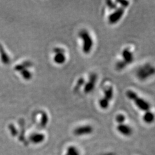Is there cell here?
<instances>
[{
  "instance_id": "obj_2",
  "label": "cell",
  "mask_w": 155,
  "mask_h": 155,
  "mask_svg": "<svg viewBox=\"0 0 155 155\" xmlns=\"http://www.w3.org/2000/svg\"><path fill=\"white\" fill-rule=\"evenodd\" d=\"M78 35L82 41V51L86 54H89L94 45L93 40L90 33L86 29H82L79 32Z\"/></svg>"
},
{
  "instance_id": "obj_10",
  "label": "cell",
  "mask_w": 155,
  "mask_h": 155,
  "mask_svg": "<svg viewBox=\"0 0 155 155\" xmlns=\"http://www.w3.org/2000/svg\"><path fill=\"white\" fill-rule=\"evenodd\" d=\"M104 96L103 98H104L107 100H108L109 101H110L112 100L114 95V91L113 87L110 86L106 87L104 90Z\"/></svg>"
},
{
  "instance_id": "obj_7",
  "label": "cell",
  "mask_w": 155,
  "mask_h": 155,
  "mask_svg": "<svg viewBox=\"0 0 155 155\" xmlns=\"http://www.w3.org/2000/svg\"><path fill=\"white\" fill-rule=\"evenodd\" d=\"M116 129L124 137H130L133 134V129L131 127L125 124H118L116 127Z\"/></svg>"
},
{
  "instance_id": "obj_8",
  "label": "cell",
  "mask_w": 155,
  "mask_h": 155,
  "mask_svg": "<svg viewBox=\"0 0 155 155\" xmlns=\"http://www.w3.org/2000/svg\"><path fill=\"white\" fill-rule=\"evenodd\" d=\"M122 60L127 65L129 64H132L134 59L133 52L127 48H125L124 49H123L122 52Z\"/></svg>"
},
{
  "instance_id": "obj_16",
  "label": "cell",
  "mask_w": 155,
  "mask_h": 155,
  "mask_svg": "<svg viewBox=\"0 0 155 155\" xmlns=\"http://www.w3.org/2000/svg\"><path fill=\"white\" fill-rule=\"evenodd\" d=\"M125 116L123 114H118L116 116L115 120L116 122L118 123V124H124L125 121Z\"/></svg>"
},
{
  "instance_id": "obj_12",
  "label": "cell",
  "mask_w": 155,
  "mask_h": 155,
  "mask_svg": "<svg viewBox=\"0 0 155 155\" xmlns=\"http://www.w3.org/2000/svg\"><path fill=\"white\" fill-rule=\"evenodd\" d=\"M66 155H80L79 150L75 146H69L67 149Z\"/></svg>"
},
{
  "instance_id": "obj_19",
  "label": "cell",
  "mask_w": 155,
  "mask_h": 155,
  "mask_svg": "<svg viewBox=\"0 0 155 155\" xmlns=\"http://www.w3.org/2000/svg\"><path fill=\"white\" fill-rule=\"evenodd\" d=\"M116 2L120 4L121 7L124 8H127L129 5V2L128 1H116Z\"/></svg>"
},
{
  "instance_id": "obj_9",
  "label": "cell",
  "mask_w": 155,
  "mask_h": 155,
  "mask_svg": "<svg viewBox=\"0 0 155 155\" xmlns=\"http://www.w3.org/2000/svg\"><path fill=\"white\" fill-rule=\"evenodd\" d=\"M142 119L145 123H146L147 124H151L154 122L155 115L152 111L150 110L145 111L142 116Z\"/></svg>"
},
{
  "instance_id": "obj_15",
  "label": "cell",
  "mask_w": 155,
  "mask_h": 155,
  "mask_svg": "<svg viewBox=\"0 0 155 155\" xmlns=\"http://www.w3.org/2000/svg\"><path fill=\"white\" fill-rule=\"evenodd\" d=\"M127 66V65L125 64V63L123 60H120L116 62L115 65L116 69L117 71H122Z\"/></svg>"
},
{
  "instance_id": "obj_14",
  "label": "cell",
  "mask_w": 155,
  "mask_h": 155,
  "mask_svg": "<svg viewBox=\"0 0 155 155\" xmlns=\"http://www.w3.org/2000/svg\"><path fill=\"white\" fill-rule=\"evenodd\" d=\"M109 103L110 101H109L108 100H107L104 98H101L99 100V106L102 109H107L109 107Z\"/></svg>"
},
{
  "instance_id": "obj_13",
  "label": "cell",
  "mask_w": 155,
  "mask_h": 155,
  "mask_svg": "<svg viewBox=\"0 0 155 155\" xmlns=\"http://www.w3.org/2000/svg\"><path fill=\"white\" fill-rule=\"evenodd\" d=\"M125 95L129 100H131V101H133L138 96V94L136 93V92H134V91H132V90H127V91H126Z\"/></svg>"
},
{
  "instance_id": "obj_11",
  "label": "cell",
  "mask_w": 155,
  "mask_h": 155,
  "mask_svg": "<svg viewBox=\"0 0 155 155\" xmlns=\"http://www.w3.org/2000/svg\"><path fill=\"white\" fill-rule=\"evenodd\" d=\"M54 61L56 64L58 65L64 64L66 61V56L65 55V52H57L54 57Z\"/></svg>"
},
{
  "instance_id": "obj_1",
  "label": "cell",
  "mask_w": 155,
  "mask_h": 155,
  "mask_svg": "<svg viewBox=\"0 0 155 155\" xmlns=\"http://www.w3.org/2000/svg\"><path fill=\"white\" fill-rule=\"evenodd\" d=\"M154 75H155V66L150 63H146L139 66L136 71V76L142 81L149 79Z\"/></svg>"
},
{
  "instance_id": "obj_3",
  "label": "cell",
  "mask_w": 155,
  "mask_h": 155,
  "mask_svg": "<svg viewBox=\"0 0 155 155\" xmlns=\"http://www.w3.org/2000/svg\"><path fill=\"white\" fill-rule=\"evenodd\" d=\"M124 12L125 8L122 7L117 8L109 16L108 22L110 25H114V24L117 23L123 17Z\"/></svg>"
},
{
  "instance_id": "obj_4",
  "label": "cell",
  "mask_w": 155,
  "mask_h": 155,
  "mask_svg": "<svg viewBox=\"0 0 155 155\" xmlns=\"http://www.w3.org/2000/svg\"><path fill=\"white\" fill-rule=\"evenodd\" d=\"M93 127L90 125H81L74 129L73 133L74 135L78 137H81V136L88 135L93 132Z\"/></svg>"
},
{
  "instance_id": "obj_17",
  "label": "cell",
  "mask_w": 155,
  "mask_h": 155,
  "mask_svg": "<svg viewBox=\"0 0 155 155\" xmlns=\"http://www.w3.org/2000/svg\"><path fill=\"white\" fill-rule=\"evenodd\" d=\"M85 85V80L84 78H80L78 80L77 82H76V84L75 85L74 87V89L75 90H78L80 87H81L83 85Z\"/></svg>"
},
{
  "instance_id": "obj_18",
  "label": "cell",
  "mask_w": 155,
  "mask_h": 155,
  "mask_svg": "<svg viewBox=\"0 0 155 155\" xmlns=\"http://www.w3.org/2000/svg\"><path fill=\"white\" fill-rule=\"evenodd\" d=\"M107 6L110 9L112 10H116L117 8V5H116V2H114L113 1H110V0H109V1L106 2Z\"/></svg>"
},
{
  "instance_id": "obj_6",
  "label": "cell",
  "mask_w": 155,
  "mask_h": 155,
  "mask_svg": "<svg viewBox=\"0 0 155 155\" xmlns=\"http://www.w3.org/2000/svg\"><path fill=\"white\" fill-rule=\"evenodd\" d=\"M133 101L140 110L144 111V112L149 110L151 109V105L148 101L138 96Z\"/></svg>"
},
{
  "instance_id": "obj_5",
  "label": "cell",
  "mask_w": 155,
  "mask_h": 155,
  "mask_svg": "<svg viewBox=\"0 0 155 155\" xmlns=\"http://www.w3.org/2000/svg\"><path fill=\"white\" fill-rule=\"evenodd\" d=\"M97 81V75L95 73L91 74L89 76V81L85 84L84 91L85 94H89L92 91H93L96 86Z\"/></svg>"
}]
</instances>
